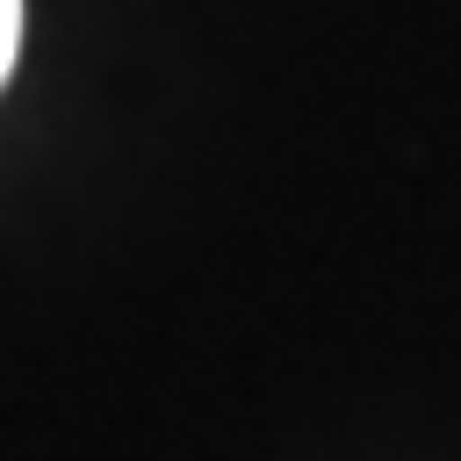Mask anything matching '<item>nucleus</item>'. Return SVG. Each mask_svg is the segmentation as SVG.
Returning a JSON list of instances; mask_svg holds the SVG:
<instances>
[{"label": "nucleus", "mask_w": 461, "mask_h": 461, "mask_svg": "<svg viewBox=\"0 0 461 461\" xmlns=\"http://www.w3.org/2000/svg\"><path fill=\"white\" fill-rule=\"evenodd\" d=\"M14 43H22V0H0V79L14 65Z\"/></svg>", "instance_id": "obj_1"}]
</instances>
